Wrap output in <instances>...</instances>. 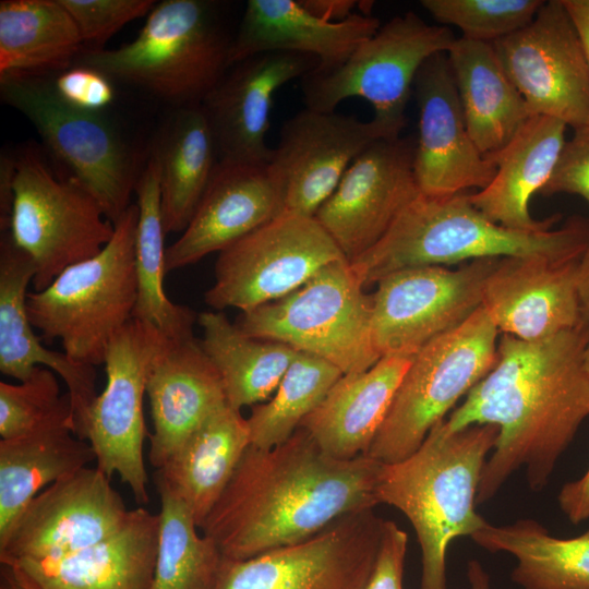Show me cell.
<instances>
[{
  "mask_svg": "<svg viewBox=\"0 0 589 589\" xmlns=\"http://www.w3.org/2000/svg\"><path fill=\"white\" fill-rule=\"evenodd\" d=\"M577 279L582 317L589 323V236L578 261Z\"/></svg>",
  "mask_w": 589,
  "mask_h": 589,
  "instance_id": "cell-51",
  "label": "cell"
},
{
  "mask_svg": "<svg viewBox=\"0 0 589 589\" xmlns=\"http://www.w3.org/2000/svg\"><path fill=\"white\" fill-rule=\"evenodd\" d=\"M247 419L229 405L213 413L155 472L190 508L199 528L228 485L250 446Z\"/></svg>",
  "mask_w": 589,
  "mask_h": 589,
  "instance_id": "cell-31",
  "label": "cell"
},
{
  "mask_svg": "<svg viewBox=\"0 0 589 589\" xmlns=\"http://www.w3.org/2000/svg\"><path fill=\"white\" fill-rule=\"evenodd\" d=\"M139 219L135 237L137 299L133 318L169 339L192 336L196 314L171 302L164 289L166 274L165 229L160 208L158 166L148 154L135 185Z\"/></svg>",
  "mask_w": 589,
  "mask_h": 589,
  "instance_id": "cell-37",
  "label": "cell"
},
{
  "mask_svg": "<svg viewBox=\"0 0 589 589\" xmlns=\"http://www.w3.org/2000/svg\"><path fill=\"white\" fill-rule=\"evenodd\" d=\"M231 40L217 2L164 0L132 41L84 50L74 65L96 69L177 108L195 106L230 68Z\"/></svg>",
  "mask_w": 589,
  "mask_h": 589,
  "instance_id": "cell-5",
  "label": "cell"
},
{
  "mask_svg": "<svg viewBox=\"0 0 589 589\" xmlns=\"http://www.w3.org/2000/svg\"><path fill=\"white\" fill-rule=\"evenodd\" d=\"M15 176L14 155L1 153L0 157V229L9 230Z\"/></svg>",
  "mask_w": 589,
  "mask_h": 589,
  "instance_id": "cell-48",
  "label": "cell"
},
{
  "mask_svg": "<svg viewBox=\"0 0 589 589\" xmlns=\"http://www.w3.org/2000/svg\"><path fill=\"white\" fill-rule=\"evenodd\" d=\"M557 502L572 524L578 525L589 519V468L581 478L563 485Z\"/></svg>",
  "mask_w": 589,
  "mask_h": 589,
  "instance_id": "cell-46",
  "label": "cell"
},
{
  "mask_svg": "<svg viewBox=\"0 0 589 589\" xmlns=\"http://www.w3.org/2000/svg\"><path fill=\"white\" fill-rule=\"evenodd\" d=\"M283 213L267 166L218 161L189 225L166 249V274L219 253Z\"/></svg>",
  "mask_w": 589,
  "mask_h": 589,
  "instance_id": "cell-24",
  "label": "cell"
},
{
  "mask_svg": "<svg viewBox=\"0 0 589 589\" xmlns=\"http://www.w3.org/2000/svg\"><path fill=\"white\" fill-rule=\"evenodd\" d=\"M149 155L158 166L165 233L182 232L218 164L201 105L177 108L155 135Z\"/></svg>",
  "mask_w": 589,
  "mask_h": 589,
  "instance_id": "cell-32",
  "label": "cell"
},
{
  "mask_svg": "<svg viewBox=\"0 0 589 589\" xmlns=\"http://www.w3.org/2000/svg\"><path fill=\"white\" fill-rule=\"evenodd\" d=\"M381 25L378 19L360 12L341 22H326L299 0H249L232 36L229 65L255 55L284 51L316 58V69L335 68Z\"/></svg>",
  "mask_w": 589,
  "mask_h": 589,
  "instance_id": "cell-26",
  "label": "cell"
},
{
  "mask_svg": "<svg viewBox=\"0 0 589 589\" xmlns=\"http://www.w3.org/2000/svg\"><path fill=\"white\" fill-rule=\"evenodd\" d=\"M152 589H216L224 556L214 541L197 532L187 504L164 484Z\"/></svg>",
  "mask_w": 589,
  "mask_h": 589,
  "instance_id": "cell-38",
  "label": "cell"
},
{
  "mask_svg": "<svg viewBox=\"0 0 589 589\" xmlns=\"http://www.w3.org/2000/svg\"><path fill=\"white\" fill-rule=\"evenodd\" d=\"M468 589H492L489 574L482 564L477 560H471L467 567Z\"/></svg>",
  "mask_w": 589,
  "mask_h": 589,
  "instance_id": "cell-52",
  "label": "cell"
},
{
  "mask_svg": "<svg viewBox=\"0 0 589 589\" xmlns=\"http://www.w3.org/2000/svg\"><path fill=\"white\" fill-rule=\"evenodd\" d=\"M456 39L448 26L429 24L411 11L394 16L345 62L301 79L305 108L329 112L360 97L373 106L375 118L404 129L419 69L430 57L447 53Z\"/></svg>",
  "mask_w": 589,
  "mask_h": 589,
  "instance_id": "cell-11",
  "label": "cell"
},
{
  "mask_svg": "<svg viewBox=\"0 0 589 589\" xmlns=\"http://www.w3.org/2000/svg\"><path fill=\"white\" fill-rule=\"evenodd\" d=\"M201 346L217 370L228 405L240 411L265 400L279 385L298 351L244 334L221 311L197 315Z\"/></svg>",
  "mask_w": 589,
  "mask_h": 589,
  "instance_id": "cell-36",
  "label": "cell"
},
{
  "mask_svg": "<svg viewBox=\"0 0 589 589\" xmlns=\"http://www.w3.org/2000/svg\"><path fill=\"white\" fill-rule=\"evenodd\" d=\"M84 50L60 0L0 2V74H58L73 67Z\"/></svg>",
  "mask_w": 589,
  "mask_h": 589,
  "instance_id": "cell-34",
  "label": "cell"
},
{
  "mask_svg": "<svg viewBox=\"0 0 589 589\" xmlns=\"http://www.w3.org/2000/svg\"><path fill=\"white\" fill-rule=\"evenodd\" d=\"M384 519L341 517L312 538L247 560H223L216 589H364Z\"/></svg>",
  "mask_w": 589,
  "mask_h": 589,
  "instance_id": "cell-14",
  "label": "cell"
},
{
  "mask_svg": "<svg viewBox=\"0 0 589 589\" xmlns=\"http://www.w3.org/2000/svg\"><path fill=\"white\" fill-rule=\"evenodd\" d=\"M15 176L9 231L33 260L35 291L68 267L98 254L115 225L92 192L67 170L56 171L38 146L13 153Z\"/></svg>",
  "mask_w": 589,
  "mask_h": 589,
  "instance_id": "cell-9",
  "label": "cell"
},
{
  "mask_svg": "<svg viewBox=\"0 0 589 589\" xmlns=\"http://www.w3.org/2000/svg\"><path fill=\"white\" fill-rule=\"evenodd\" d=\"M492 45L530 116L589 125L588 62L563 0L544 1L527 26Z\"/></svg>",
  "mask_w": 589,
  "mask_h": 589,
  "instance_id": "cell-16",
  "label": "cell"
},
{
  "mask_svg": "<svg viewBox=\"0 0 589 589\" xmlns=\"http://www.w3.org/2000/svg\"><path fill=\"white\" fill-rule=\"evenodd\" d=\"M164 335L132 318L109 344L106 386L88 413L86 441L97 468L109 478L118 474L139 504L148 503L143 446L148 434L143 398L151 361Z\"/></svg>",
  "mask_w": 589,
  "mask_h": 589,
  "instance_id": "cell-15",
  "label": "cell"
},
{
  "mask_svg": "<svg viewBox=\"0 0 589 589\" xmlns=\"http://www.w3.org/2000/svg\"><path fill=\"white\" fill-rule=\"evenodd\" d=\"M382 466L365 454L333 457L300 426L275 447L250 444L200 529L228 560L299 543L380 504Z\"/></svg>",
  "mask_w": 589,
  "mask_h": 589,
  "instance_id": "cell-2",
  "label": "cell"
},
{
  "mask_svg": "<svg viewBox=\"0 0 589 589\" xmlns=\"http://www.w3.org/2000/svg\"><path fill=\"white\" fill-rule=\"evenodd\" d=\"M36 273L31 256L9 230L0 238V371L20 382L36 366L58 374L67 385L74 413L75 435L86 441L89 409L97 397L95 366L72 360L40 342L26 310V289Z\"/></svg>",
  "mask_w": 589,
  "mask_h": 589,
  "instance_id": "cell-25",
  "label": "cell"
},
{
  "mask_svg": "<svg viewBox=\"0 0 589 589\" xmlns=\"http://www.w3.org/2000/svg\"><path fill=\"white\" fill-rule=\"evenodd\" d=\"M63 422L74 424L73 408L70 395L60 394L52 370L36 366L20 384L0 382L1 440L21 437Z\"/></svg>",
  "mask_w": 589,
  "mask_h": 589,
  "instance_id": "cell-40",
  "label": "cell"
},
{
  "mask_svg": "<svg viewBox=\"0 0 589 589\" xmlns=\"http://www.w3.org/2000/svg\"><path fill=\"white\" fill-rule=\"evenodd\" d=\"M347 260L335 261L287 296L242 312L247 335L320 357L342 374L363 372L380 359L371 333L372 294Z\"/></svg>",
  "mask_w": 589,
  "mask_h": 589,
  "instance_id": "cell-8",
  "label": "cell"
},
{
  "mask_svg": "<svg viewBox=\"0 0 589 589\" xmlns=\"http://www.w3.org/2000/svg\"><path fill=\"white\" fill-rule=\"evenodd\" d=\"M158 536L159 514L139 507L94 545L58 558L12 563L43 589H152Z\"/></svg>",
  "mask_w": 589,
  "mask_h": 589,
  "instance_id": "cell-27",
  "label": "cell"
},
{
  "mask_svg": "<svg viewBox=\"0 0 589 589\" xmlns=\"http://www.w3.org/2000/svg\"><path fill=\"white\" fill-rule=\"evenodd\" d=\"M575 194L589 204V125L574 130L565 142L556 167L541 194Z\"/></svg>",
  "mask_w": 589,
  "mask_h": 589,
  "instance_id": "cell-43",
  "label": "cell"
},
{
  "mask_svg": "<svg viewBox=\"0 0 589 589\" xmlns=\"http://www.w3.org/2000/svg\"><path fill=\"white\" fill-rule=\"evenodd\" d=\"M130 510L100 469L81 468L39 492L0 543V562L58 558L117 532Z\"/></svg>",
  "mask_w": 589,
  "mask_h": 589,
  "instance_id": "cell-18",
  "label": "cell"
},
{
  "mask_svg": "<svg viewBox=\"0 0 589 589\" xmlns=\"http://www.w3.org/2000/svg\"><path fill=\"white\" fill-rule=\"evenodd\" d=\"M318 67L314 57L264 52L232 64L201 103L218 161L267 166L266 143L275 93Z\"/></svg>",
  "mask_w": 589,
  "mask_h": 589,
  "instance_id": "cell-21",
  "label": "cell"
},
{
  "mask_svg": "<svg viewBox=\"0 0 589 589\" xmlns=\"http://www.w3.org/2000/svg\"><path fill=\"white\" fill-rule=\"evenodd\" d=\"M401 131L375 117L362 121L309 108L289 118L267 165L279 188L284 213L314 217L365 148L398 137Z\"/></svg>",
  "mask_w": 589,
  "mask_h": 589,
  "instance_id": "cell-17",
  "label": "cell"
},
{
  "mask_svg": "<svg viewBox=\"0 0 589 589\" xmlns=\"http://www.w3.org/2000/svg\"><path fill=\"white\" fill-rule=\"evenodd\" d=\"M497 435L493 424L450 432L444 419L411 455L383 464L378 501L399 509L414 529L422 560L420 589H446L449 544L488 524L474 506L486 456Z\"/></svg>",
  "mask_w": 589,
  "mask_h": 589,
  "instance_id": "cell-3",
  "label": "cell"
},
{
  "mask_svg": "<svg viewBox=\"0 0 589 589\" xmlns=\"http://www.w3.org/2000/svg\"><path fill=\"white\" fill-rule=\"evenodd\" d=\"M341 375L330 362L298 351L275 396L255 405L247 418L251 445L267 449L287 441Z\"/></svg>",
  "mask_w": 589,
  "mask_h": 589,
  "instance_id": "cell-39",
  "label": "cell"
},
{
  "mask_svg": "<svg viewBox=\"0 0 589 589\" xmlns=\"http://www.w3.org/2000/svg\"><path fill=\"white\" fill-rule=\"evenodd\" d=\"M53 75L0 74L1 100L34 125L47 153L92 192L115 224L132 204L145 161L103 111L63 100Z\"/></svg>",
  "mask_w": 589,
  "mask_h": 589,
  "instance_id": "cell-7",
  "label": "cell"
},
{
  "mask_svg": "<svg viewBox=\"0 0 589 589\" xmlns=\"http://www.w3.org/2000/svg\"><path fill=\"white\" fill-rule=\"evenodd\" d=\"M408 536L395 521L384 520L378 552L364 589H404Z\"/></svg>",
  "mask_w": 589,
  "mask_h": 589,
  "instance_id": "cell-45",
  "label": "cell"
},
{
  "mask_svg": "<svg viewBox=\"0 0 589 589\" xmlns=\"http://www.w3.org/2000/svg\"><path fill=\"white\" fill-rule=\"evenodd\" d=\"M541 0H422L421 5L443 26L454 25L464 38L493 44L536 16Z\"/></svg>",
  "mask_w": 589,
  "mask_h": 589,
  "instance_id": "cell-41",
  "label": "cell"
},
{
  "mask_svg": "<svg viewBox=\"0 0 589 589\" xmlns=\"http://www.w3.org/2000/svg\"><path fill=\"white\" fill-rule=\"evenodd\" d=\"M146 394L154 425L148 458L156 469L228 405L220 376L193 335L163 337L149 364Z\"/></svg>",
  "mask_w": 589,
  "mask_h": 589,
  "instance_id": "cell-23",
  "label": "cell"
},
{
  "mask_svg": "<svg viewBox=\"0 0 589 589\" xmlns=\"http://www.w3.org/2000/svg\"><path fill=\"white\" fill-rule=\"evenodd\" d=\"M412 89L419 108L413 172L420 193L442 196L488 187L496 167L467 130L447 53L421 65Z\"/></svg>",
  "mask_w": 589,
  "mask_h": 589,
  "instance_id": "cell-20",
  "label": "cell"
},
{
  "mask_svg": "<svg viewBox=\"0 0 589 589\" xmlns=\"http://www.w3.org/2000/svg\"><path fill=\"white\" fill-rule=\"evenodd\" d=\"M73 19L85 50L103 49L128 23L147 16L153 0H60Z\"/></svg>",
  "mask_w": 589,
  "mask_h": 589,
  "instance_id": "cell-42",
  "label": "cell"
},
{
  "mask_svg": "<svg viewBox=\"0 0 589 589\" xmlns=\"http://www.w3.org/2000/svg\"><path fill=\"white\" fill-rule=\"evenodd\" d=\"M412 358L382 357L366 371L342 374L301 426L333 457L366 454Z\"/></svg>",
  "mask_w": 589,
  "mask_h": 589,
  "instance_id": "cell-29",
  "label": "cell"
},
{
  "mask_svg": "<svg viewBox=\"0 0 589 589\" xmlns=\"http://www.w3.org/2000/svg\"><path fill=\"white\" fill-rule=\"evenodd\" d=\"M584 364H585V369H586L587 373L589 374V341H588V344L586 346V349H585Z\"/></svg>",
  "mask_w": 589,
  "mask_h": 589,
  "instance_id": "cell-53",
  "label": "cell"
},
{
  "mask_svg": "<svg viewBox=\"0 0 589 589\" xmlns=\"http://www.w3.org/2000/svg\"><path fill=\"white\" fill-rule=\"evenodd\" d=\"M589 323L536 341L502 334L491 371L445 419L454 432L473 424L498 428L480 478L477 505L490 501L521 467L541 491L561 455L589 418L584 354Z\"/></svg>",
  "mask_w": 589,
  "mask_h": 589,
  "instance_id": "cell-1",
  "label": "cell"
},
{
  "mask_svg": "<svg viewBox=\"0 0 589 589\" xmlns=\"http://www.w3.org/2000/svg\"><path fill=\"white\" fill-rule=\"evenodd\" d=\"M588 236L589 223L578 216L555 230L526 232L490 220L465 192L442 196L419 193L386 235L350 264L368 287L393 272L417 266L507 256L578 260Z\"/></svg>",
  "mask_w": 589,
  "mask_h": 589,
  "instance_id": "cell-4",
  "label": "cell"
},
{
  "mask_svg": "<svg viewBox=\"0 0 589 589\" xmlns=\"http://www.w3.org/2000/svg\"><path fill=\"white\" fill-rule=\"evenodd\" d=\"M0 589H43L21 566L0 562Z\"/></svg>",
  "mask_w": 589,
  "mask_h": 589,
  "instance_id": "cell-49",
  "label": "cell"
},
{
  "mask_svg": "<svg viewBox=\"0 0 589 589\" xmlns=\"http://www.w3.org/2000/svg\"><path fill=\"white\" fill-rule=\"evenodd\" d=\"M137 219L139 207L132 203L113 224V236L98 254L27 294V315L40 339L60 340L64 353L76 362L104 364L110 341L133 318Z\"/></svg>",
  "mask_w": 589,
  "mask_h": 589,
  "instance_id": "cell-6",
  "label": "cell"
},
{
  "mask_svg": "<svg viewBox=\"0 0 589 589\" xmlns=\"http://www.w3.org/2000/svg\"><path fill=\"white\" fill-rule=\"evenodd\" d=\"M498 329L481 306L458 327L424 345L412 358L365 455L400 461L494 366Z\"/></svg>",
  "mask_w": 589,
  "mask_h": 589,
  "instance_id": "cell-10",
  "label": "cell"
},
{
  "mask_svg": "<svg viewBox=\"0 0 589 589\" xmlns=\"http://www.w3.org/2000/svg\"><path fill=\"white\" fill-rule=\"evenodd\" d=\"M566 128L557 119L530 116L503 149L488 157L496 173L488 187L469 194L473 206L490 220L510 229L551 230L560 215L537 220L529 212V202L553 175L566 142Z\"/></svg>",
  "mask_w": 589,
  "mask_h": 589,
  "instance_id": "cell-28",
  "label": "cell"
},
{
  "mask_svg": "<svg viewBox=\"0 0 589 589\" xmlns=\"http://www.w3.org/2000/svg\"><path fill=\"white\" fill-rule=\"evenodd\" d=\"M578 260L500 257L489 275L482 308L500 333L536 341L586 322L578 291Z\"/></svg>",
  "mask_w": 589,
  "mask_h": 589,
  "instance_id": "cell-22",
  "label": "cell"
},
{
  "mask_svg": "<svg viewBox=\"0 0 589 589\" xmlns=\"http://www.w3.org/2000/svg\"><path fill=\"white\" fill-rule=\"evenodd\" d=\"M96 461L91 444L63 422L0 441V543L29 502L61 478Z\"/></svg>",
  "mask_w": 589,
  "mask_h": 589,
  "instance_id": "cell-33",
  "label": "cell"
},
{
  "mask_svg": "<svg viewBox=\"0 0 589 589\" xmlns=\"http://www.w3.org/2000/svg\"><path fill=\"white\" fill-rule=\"evenodd\" d=\"M500 257L393 272L372 294L371 333L380 357L414 356L482 306L485 281Z\"/></svg>",
  "mask_w": 589,
  "mask_h": 589,
  "instance_id": "cell-13",
  "label": "cell"
},
{
  "mask_svg": "<svg viewBox=\"0 0 589 589\" xmlns=\"http://www.w3.org/2000/svg\"><path fill=\"white\" fill-rule=\"evenodd\" d=\"M339 260L346 257L315 217L283 213L219 252L204 301L214 311L249 312Z\"/></svg>",
  "mask_w": 589,
  "mask_h": 589,
  "instance_id": "cell-12",
  "label": "cell"
},
{
  "mask_svg": "<svg viewBox=\"0 0 589 589\" xmlns=\"http://www.w3.org/2000/svg\"><path fill=\"white\" fill-rule=\"evenodd\" d=\"M579 33L589 68V0H563Z\"/></svg>",
  "mask_w": 589,
  "mask_h": 589,
  "instance_id": "cell-50",
  "label": "cell"
},
{
  "mask_svg": "<svg viewBox=\"0 0 589 589\" xmlns=\"http://www.w3.org/2000/svg\"><path fill=\"white\" fill-rule=\"evenodd\" d=\"M471 539L489 552L513 555L510 576L522 589H589V528L563 539L524 518L504 526L488 522Z\"/></svg>",
  "mask_w": 589,
  "mask_h": 589,
  "instance_id": "cell-35",
  "label": "cell"
},
{
  "mask_svg": "<svg viewBox=\"0 0 589 589\" xmlns=\"http://www.w3.org/2000/svg\"><path fill=\"white\" fill-rule=\"evenodd\" d=\"M53 86L63 100L89 111H103L115 98L112 80L85 65H73L55 74Z\"/></svg>",
  "mask_w": 589,
  "mask_h": 589,
  "instance_id": "cell-44",
  "label": "cell"
},
{
  "mask_svg": "<svg viewBox=\"0 0 589 589\" xmlns=\"http://www.w3.org/2000/svg\"><path fill=\"white\" fill-rule=\"evenodd\" d=\"M414 147L411 137L374 142L352 161L315 214L347 261L372 249L420 193Z\"/></svg>",
  "mask_w": 589,
  "mask_h": 589,
  "instance_id": "cell-19",
  "label": "cell"
},
{
  "mask_svg": "<svg viewBox=\"0 0 589 589\" xmlns=\"http://www.w3.org/2000/svg\"><path fill=\"white\" fill-rule=\"evenodd\" d=\"M313 15L326 22H341L358 13L371 15L372 1L357 0H299Z\"/></svg>",
  "mask_w": 589,
  "mask_h": 589,
  "instance_id": "cell-47",
  "label": "cell"
},
{
  "mask_svg": "<svg viewBox=\"0 0 589 589\" xmlns=\"http://www.w3.org/2000/svg\"><path fill=\"white\" fill-rule=\"evenodd\" d=\"M467 130L489 157L503 149L530 117L492 44L459 37L447 52Z\"/></svg>",
  "mask_w": 589,
  "mask_h": 589,
  "instance_id": "cell-30",
  "label": "cell"
}]
</instances>
